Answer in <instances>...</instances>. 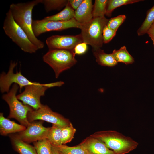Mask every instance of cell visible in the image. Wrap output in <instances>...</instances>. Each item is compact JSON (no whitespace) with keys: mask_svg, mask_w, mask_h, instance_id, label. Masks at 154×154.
Listing matches in <instances>:
<instances>
[{"mask_svg":"<svg viewBox=\"0 0 154 154\" xmlns=\"http://www.w3.org/2000/svg\"><path fill=\"white\" fill-rule=\"evenodd\" d=\"M40 3V0L12 3L9 6L14 20L25 32L30 40L38 49L44 47V42L34 35L32 29V11L34 7Z\"/></svg>","mask_w":154,"mask_h":154,"instance_id":"cell-1","label":"cell"},{"mask_svg":"<svg viewBox=\"0 0 154 154\" xmlns=\"http://www.w3.org/2000/svg\"><path fill=\"white\" fill-rule=\"evenodd\" d=\"M90 135L102 141L116 154H126L136 149L139 143L131 137L116 131L96 132Z\"/></svg>","mask_w":154,"mask_h":154,"instance_id":"cell-2","label":"cell"},{"mask_svg":"<svg viewBox=\"0 0 154 154\" xmlns=\"http://www.w3.org/2000/svg\"><path fill=\"white\" fill-rule=\"evenodd\" d=\"M3 29L5 34L23 51L35 53L38 48L30 40L23 30L15 22L9 9L6 14Z\"/></svg>","mask_w":154,"mask_h":154,"instance_id":"cell-3","label":"cell"},{"mask_svg":"<svg viewBox=\"0 0 154 154\" xmlns=\"http://www.w3.org/2000/svg\"><path fill=\"white\" fill-rule=\"evenodd\" d=\"M74 50L55 49L49 50L43 57V61L54 70L56 78L64 71L77 62Z\"/></svg>","mask_w":154,"mask_h":154,"instance_id":"cell-4","label":"cell"},{"mask_svg":"<svg viewBox=\"0 0 154 154\" xmlns=\"http://www.w3.org/2000/svg\"><path fill=\"white\" fill-rule=\"evenodd\" d=\"M109 19L105 17L93 18L90 21L82 24L80 33L83 42L92 48H100L103 43V31Z\"/></svg>","mask_w":154,"mask_h":154,"instance_id":"cell-5","label":"cell"},{"mask_svg":"<svg viewBox=\"0 0 154 154\" xmlns=\"http://www.w3.org/2000/svg\"><path fill=\"white\" fill-rule=\"evenodd\" d=\"M19 86L14 84L9 91L2 96V99L8 104L10 113L8 117L14 118L21 125L27 127L30 124L27 119L28 113L33 110L29 106L20 102L17 97L16 93Z\"/></svg>","mask_w":154,"mask_h":154,"instance_id":"cell-6","label":"cell"},{"mask_svg":"<svg viewBox=\"0 0 154 154\" xmlns=\"http://www.w3.org/2000/svg\"><path fill=\"white\" fill-rule=\"evenodd\" d=\"M64 84L61 81L52 83L41 84L38 82L28 85L25 87L24 91L17 96L19 100L23 103L37 110L41 106L40 101L41 97L45 95L46 90L48 88L55 86H60Z\"/></svg>","mask_w":154,"mask_h":154,"instance_id":"cell-7","label":"cell"},{"mask_svg":"<svg viewBox=\"0 0 154 154\" xmlns=\"http://www.w3.org/2000/svg\"><path fill=\"white\" fill-rule=\"evenodd\" d=\"M82 24L73 18L66 21H45L41 20H33L32 29L36 37L46 32L53 31H61L72 28L80 29Z\"/></svg>","mask_w":154,"mask_h":154,"instance_id":"cell-8","label":"cell"},{"mask_svg":"<svg viewBox=\"0 0 154 154\" xmlns=\"http://www.w3.org/2000/svg\"><path fill=\"white\" fill-rule=\"evenodd\" d=\"M27 118L30 123L39 120L62 127L68 125L71 123L68 119L53 111L48 106L43 104L38 109H33L29 112Z\"/></svg>","mask_w":154,"mask_h":154,"instance_id":"cell-9","label":"cell"},{"mask_svg":"<svg viewBox=\"0 0 154 154\" xmlns=\"http://www.w3.org/2000/svg\"><path fill=\"white\" fill-rule=\"evenodd\" d=\"M17 65V63L11 61L9 70L7 73L3 72L0 77V90L2 93L8 92L10 88L13 83L16 84L19 87L20 91L23 87L28 85L35 84L37 82L31 81L23 76L20 71L14 73V69Z\"/></svg>","mask_w":154,"mask_h":154,"instance_id":"cell-10","label":"cell"},{"mask_svg":"<svg viewBox=\"0 0 154 154\" xmlns=\"http://www.w3.org/2000/svg\"><path fill=\"white\" fill-rule=\"evenodd\" d=\"M43 123L42 121L30 123L25 130L17 135L20 139L27 143L47 139L50 127H44Z\"/></svg>","mask_w":154,"mask_h":154,"instance_id":"cell-11","label":"cell"},{"mask_svg":"<svg viewBox=\"0 0 154 154\" xmlns=\"http://www.w3.org/2000/svg\"><path fill=\"white\" fill-rule=\"evenodd\" d=\"M46 42L49 50H74L77 45L83 41L80 34L75 35H53L48 37Z\"/></svg>","mask_w":154,"mask_h":154,"instance_id":"cell-12","label":"cell"},{"mask_svg":"<svg viewBox=\"0 0 154 154\" xmlns=\"http://www.w3.org/2000/svg\"><path fill=\"white\" fill-rule=\"evenodd\" d=\"M87 154H116L100 140L90 135L79 144Z\"/></svg>","mask_w":154,"mask_h":154,"instance_id":"cell-13","label":"cell"},{"mask_svg":"<svg viewBox=\"0 0 154 154\" xmlns=\"http://www.w3.org/2000/svg\"><path fill=\"white\" fill-rule=\"evenodd\" d=\"M93 7L92 0H83L80 6L74 11V18L81 24L90 21L93 18Z\"/></svg>","mask_w":154,"mask_h":154,"instance_id":"cell-14","label":"cell"},{"mask_svg":"<svg viewBox=\"0 0 154 154\" xmlns=\"http://www.w3.org/2000/svg\"><path fill=\"white\" fill-rule=\"evenodd\" d=\"M26 127L18 124L5 118L2 113H0V133L1 135L5 136L7 134L20 132L25 130Z\"/></svg>","mask_w":154,"mask_h":154,"instance_id":"cell-15","label":"cell"},{"mask_svg":"<svg viewBox=\"0 0 154 154\" xmlns=\"http://www.w3.org/2000/svg\"><path fill=\"white\" fill-rule=\"evenodd\" d=\"M13 147L19 154H37L34 147L22 140L17 135H10Z\"/></svg>","mask_w":154,"mask_h":154,"instance_id":"cell-16","label":"cell"},{"mask_svg":"<svg viewBox=\"0 0 154 154\" xmlns=\"http://www.w3.org/2000/svg\"><path fill=\"white\" fill-rule=\"evenodd\" d=\"M92 52L96 61L101 66L113 67L118 63L112 53L107 54L100 48H92Z\"/></svg>","mask_w":154,"mask_h":154,"instance_id":"cell-17","label":"cell"},{"mask_svg":"<svg viewBox=\"0 0 154 154\" xmlns=\"http://www.w3.org/2000/svg\"><path fill=\"white\" fill-rule=\"evenodd\" d=\"M74 10L68 2L64 8L58 13L45 17L43 19L45 21H66L74 18Z\"/></svg>","mask_w":154,"mask_h":154,"instance_id":"cell-18","label":"cell"},{"mask_svg":"<svg viewBox=\"0 0 154 154\" xmlns=\"http://www.w3.org/2000/svg\"><path fill=\"white\" fill-rule=\"evenodd\" d=\"M112 54L118 63L127 65L134 62L133 58L129 54L125 46H122L118 50H114Z\"/></svg>","mask_w":154,"mask_h":154,"instance_id":"cell-19","label":"cell"},{"mask_svg":"<svg viewBox=\"0 0 154 154\" xmlns=\"http://www.w3.org/2000/svg\"><path fill=\"white\" fill-rule=\"evenodd\" d=\"M52 146L57 150L59 154H87L85 150L79 144L72 147L66 145Z\"/></svg>","mask_w":154,"mask_h":154,"instance_id":"cell-20","label":"cell"},{"mask_svg":"<svg viewBox=\"0 0 154 154\" xmlns=\"http://www.w3.org/2000/svg\"><path fill=\"white\" fill-rule=\"evenodd\" d=\"M154 21V5L147 12L145 18L137 31L138 36L147 33L151 26Z\"/></svg>","mask_w":154,"mask_h":154,"instance_id":"cell-21","label":"cell"},{"mask_svg":"<svg viewBox=\"0 0 154 154\" xmlns=\"http://www.w3.org/2000/svg\"><path fill=\"white\" fill-rule=\"evenodd\" d=\"M68 2L67 0H40L46 12L52 10H60L66 6Z\"/></svg>","mask_w":154,"mask_h":154,"instance_id":"cell-22","label":"cell"},{"mask_svg":"<svg viewBox=\"0 0 154 154\" xmlns=\"http://www.w3.org/2000/svg\"><path fill=\"white\" fill-rule=\"evenodd\" d=\"M143 1L141 0H108L107 5L106 15L110 17L113 10L123 5L133 4Z\"/></svg>","mask_w":154,"mask_h":154,"instance_id":"cell-23","label":"cell"},{"mask_svg":"<svg viewBox=\"0 0 154 154\" xmlns=\"http://www.w3.org/2000/svg\"><path fill=\"white\" fill-rule=\"evenodd\" d=\"M63 127L56 125L52 124L50 127L47 139L52 145L54 146L61 145V132Z\"/></svg>","mask_w":154,"mask_h":154,"instance_id":"cell-24","label":"cell"},{"mask_svg":"<svg viewBox=\"0 0 154 154\" xmlns=\"http://www.w3.org/2000/svg\"><path fill=\"white\" fill-rule=\"evenodd\" d=\"M37 154H52V146L47 139L33 143Z\"/></svg>","mask_w":154,"mask_h":154,"instance_id":"cell-25","label":"cell"},{"mask_svg":"<svg viewBox=\"0 0 154 154\" xmlns=\"http://www.w3.org/2000/svg\"><path fill=\"white\" fill-rule=\"evenodd\" d=\"M108 0H95L93 5V18L104 17L106 15Z\"/></svg>","mask_w":154,"mask_h":154,"instance_id":"cell-26","label":"cell"},{"mask_svg":"<svg viewBox=\"0 0 154 154\" xmlns=\"http://www.w3.org/2000/svg\"><path fill=\"white\" fill-rule=\"evenodd\" d=\"M76 131L71 123L69 125L63 127L61 132V145H65L70 142L74 138Z\"/></svg>","mask_w":154,"mask_h":154,"instance_id":"cell-27","label":"cell"},{"mask_svg":"<svg viewBox=\"0 0 154 154\" xmlns=\"http://www.w3.org/2000/svg\"><path fill=\"white\" fill-rule=\"evenodd\" d=\"M126 18L124 15H121L109 19L107 25L112 29L117 31L119 27L124 22Z\"/></svg>","mask_w":154,"mask_h":154,"instance_id":"cell-28","label":"cell"},{"mask_svg":"<svg viewBox=\"0 0 154 154\" xmlns=\"http://www.w3.org/2000/svg\"><path fill=\"white\" fill-rule=\"evenodd\" d=\"M117 31L111 29L106 25L103 31V43H109L116 35Z\"/></svg>","mask_w":154,"mask_h":154,"instance_id":"cell-29","label":"cell"},{"mask_svg":"<svg viewBox=\"0 0 154 154\" xmlns=\"http://www.w3.org/2000/svg\"><path fill=\"white\" fill-rule=\"evenodd\" d=\"M87 49V44L83 42L76 46L74 49V52L75 54H82L86 52Z\"/></svg>","mask_w":154,"mask_h":154,"instance_id":"cell-30","label":"cell"},{"mask_svg":"<svg viewBox=\"0 0 154 154\" xmlns=\"http://www.w3.org/2000/svg\"><path fill=\"white\" fill-rule=\"evenodd\" d=\"M83 0H69L68 2L74 11L76 10L82 3Z\"/></svg>","mask_w":154,"mask_h":154,"instance_id":"cell-31","label":"cell"},{"mask_svg":"<svg viewBox=\"0 0 154 154\" xmlns=\"http://www.w3.org/2000/svg\"><path fill=\"white\" fill-rule=\"evenodd\" d=\"M147 33L152 40H154V21L149 28Z\"/></svg>","mask_w":154,"mask_h":154,"instance_id":"cell-32","label":"cell"},{"mask_svg":"<svg viewBox=\"0 0 154 154\" xmlns=\"http://www.w3.org/2000/svg\"><path fill=\"white\" fill-rule=\"evenodd\" d=\"M52 154H59L57 150L52 146Z\"/></svg>","mask_w":154,"mask_h":154,"instance_id":"cell-33","label":"cell"},{"mask_svg":"<svg viewBox=\"0 0 154 154\" xmlns=\"http://www.w3.org/2000/svg\"><path fill=\"white\" fill-rule=\"evenodd\" d=\"M152 41V42H153V45L154 46V40H153Z\"/></svg>","mask_w":154,"mask_h":154,"instance_id":"cell-34","label":"cell"}]
</instances>
